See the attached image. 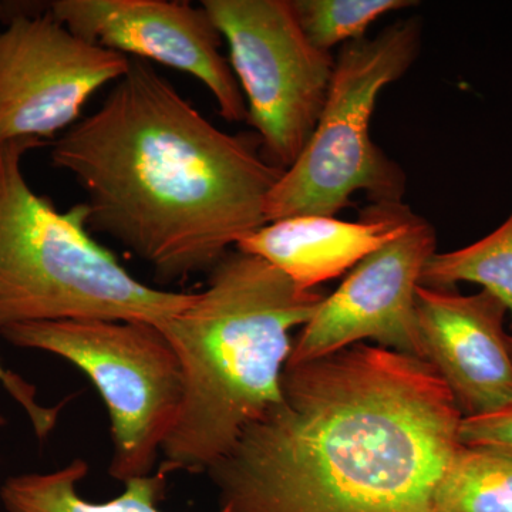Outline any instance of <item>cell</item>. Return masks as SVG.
<instances>
[{
    "mask_svg": "<svg viewBox=\"0 0 512 512\" xmlns=\"http://www.w3.org/2000/svg\"><path fill=\"white\" fill-rule=\"evenodd\" d=\"M461 420L429 363L359 343L285 366L279 402L207 474L228 512H433Z\"/></svg>",
    "mask_w": 512,
    "mask_h": 512,
    "instance_id": "1",
    "label": "cell"
},
{
    "mask_svg": "<svg viewBox=\"0 0 512 512\" xmlns=\"http://www.w3.org/2000/svg\"><path fill=\"white\" fill-rule=\"evenodd\" d=\"M82 187L86 225L116 239L164 284L211 271L266 225L285 170L185 100L146 60L114 83L100 109L50 151Z\"/></svg>",
    "mask_w": 512,
    "mask_h": 512,
    "instance_id": "2",
    "label": "cell"
},
{
    "mask_svg": "<svg viewBox=\"0 0 512 512\" xmlns=\"http://www.w3.org/2000/svg\"><path fill=\"white\" fill-rule=\"evenodd\" d=\"M325 298L237 249L211 269L207 288L160 326L184 375L183 407L160 473H207L279 402L291 330L303 328Z\"/></svg>",
    "mask_w": 512,
    "mask_h": 512,
    "instance_id": "3",
    "label": "cell"
},
{
    "mask_svg": "<svg viewBox=\"0 0 512 512\" xmlns=\"http://www.w3.org/2000/svg\"><path fill=\"white\" fill-rule=\"evenodd\" d=\"M43 141L0 144V332L72 319L141 320L160 328L194 293L143 284L97 244L82 204L67 212L37 195L22 161Z\"/></svg>",
    "mask_w": 512,
    "mask_h": 512,
    "instance_id": "4",
    "label": "cell"
},
{
    "mask_svg": "<svg viewBox=\"0 0 512 512\" xmlns=\"http://www.w3.org/2000/svg\"><path fill=\"white\" fill-rule=\"evenodd\" d=\"M421 35V19L409 18L342 46L315 131L269 192L266 224L298 215L335 217L356 192L372 204L402 202L406 174L373 143L370 121L380 93L419 57Z\"/></svg>",
    "mask_w": 512,
    "mask_h": 512,
    "instance_id": "5",
    "label": "cell"
},
{
    "mask_svg": "<svg viewBox=\"0 0 512 512\" xmlns=\"http://www.w3.org/2000/svg\"><path fill=\"white\" fill-rule=\"evenodd\" d=\"M0 338L89 377L109 412L111 478L153 474L184 402L183 367L163 330L141 320L72 319L10 326Z\"/></svg>",
    "mask_w": 512,
    "mask_h": 512,
    "instance_id": "6",
    "label": "cell"
},
{
    "mask_svg": "<svg viewBox=\"0 0 512 512\" xmlns=\"http://www.w3.org/2000/svg\"><path fill=\"white\" fill-rule=\"evenodd\" d=\"M201 6L227 40L264 157L288 170L318 124L335 56L309 42L292 0H204Z\"/></svg>",
    "mask_w": 512,
    "mask_h": 512,
    "instance_id": "7",
    "label": "cell"
},
{
    "mask_svg": "<svg viewBox=\"0 0 512 512\" xmlns=\"http://www.w3.org/2000/svg\"><path fill=\"white\" fill-rule=\"evenodd\" d=\"M130 59L74 35L50 12L13 16L0 32V144L45 141L72 127Z\"/></svg>",
    "mask_w": 512,
    "mask_h": 512,
    "instance_id": "8",
    "label": "cell"
},
{
    "mask_svg": "<svg viewBox=\"0 0 512 512\" xmlns=\"http://www.w3.org/2000/svg\"><path fill=\"white\" fill-rule=\"evenodd\" d=\"M436 247V229L414 214L399 237L360 261L320 303L292 343L286 366L333 355L363 340L423 360L416 291Z\"/></svg>",
    "mask_w": 512,
    "mask_h": 512,
    "instance_id": "9",
    "label": "cell"
},
{
    "mask_svg": "<svg viewBox=\"0 0 512 512\" xmlns=\"http://www.w3.org/2000/svg\"><path fill=\"white\" fill-rule=\"evenodd\" d=\"M53 18L103 49L173 67L200 80L229 123L247 120V101L207 10L167 0H56Z\"/></svg>",
    "mask_w": 512,
    "mask_h": 512,
    "instance_id": "10",
    "label": "cell"
},
{
    "mask_svg": "<svg viewBox=\"0 0 512 512\" xmlns=\"http://www.w3.org/2000/svg\"><path fill=\"white\" fill-rule=\"evenodd\" d=\"M508 311L488 291L461 295L419 285L416 316L423 360L441 377L463 417L485 416L512 403Z\"/></svg>",
    "mask_w": 512,
    "mask_h": 512,
    "instance_id": "11",
    "label": "cell"
},
{
    "mask_svg": "<svg viewBox=\"0 0 512 512\" xmlns=\"http://www.w3.org/2000/svg\"><path fill=\"white\" fill-rule=\"evenodd\" d=\"M413 217L403 202L370 204L355 222L298 215L256 229L235 249L264 259L302 291H313L399 237Z\"/></svg>",
    "mask_w": 512,
    "mask_h": 512,
    "instance_id": "12",
    "label": "cell"
},
{
    "mask_svg": "<svg viewBox=\"0 0 512 512\" xmlns=\"http://www.w3.org/2000/svg\"><path fill=\"white\" fill-rule=\"evenodd\" d=\"M87 474L89 464L83 458L49 473L16 474L0 487V503L6 512H163L168 476L160 471L128 480L126 490L106 503H93L80 494Z\"/></svg>",
    "mask_w": 512,
    "mask_h": 512,
    "instance_id": "13",
    "label": "cell"
},
{
    "mask_svg": "<svg viewBox=\"0 0 512 512\" xmlns=\"http://www.w3.org/2000/svg\"><path fill=\"white\" fill-rule=\"evenodd\" d=\"M433 512H512V451L460 444L434 490Z\"/></svg>",
    "mask_w": 512,
    "mask_h": 512,
    "instance_id": "14",
    "label": "cell"
},
{
    "mask_svg": "<svg viewBox=\"0 0 512 512\" xmlns=\"http://www.w3.org/2000/svg\"><path fill=\"white\" fill-rule=\"evenodd\" d=\"M460 282L480 285L507 308L512 328V212L487 237L457 251L436 252L421 274L420 285L454 289Z\"/></svg>",
    "mask_w": 512,
    "mask_h": 512,
    "instance_id": "15",
    "label": "cell"
},
{
    "mask_svg": "<svg viewBox=\"0 0 512 512\" xmlns=\"http://www.w3.org/2000/svg\"><path fill=\"white\" fill-rule=\"evenodd\" d=\"M414 5L419 3L412 0H292L303 33L313 46L325 52L363 39L376 20Z\"/></svg>",
    "mask_w": 512,
    "mask_h": 512,
    "instance_id": "16",
    "label": "cell"
},
{
    "mask_svg": "<svg viewBox=\"0 0 512 512\" xmlns=\"http://www.w3.org/2000/svg\"><path fill=\"white\" fill-rule=\"evenodd\" d=\"M0 386L6 390V393L22 407L32 426L33 433L39 441H46L50 434L56 429L60 413L63 410L62 402L56 406H46L37 399V389L35 384L23 379L18 373L12 372L3 365L0 360ZM5 416L0 413V429L6 426Z\"/></svg>",
    "mask_w": 512,
    "mask_h": 512,
    "instance_id": "17",
    "label": "cell"
},
{
    "mask_svg": "<svg viewBox=\"0 0 512 512\" xmlns=\"http://www.w3.org/2000/svg\"><path fill=\"white\" fill-rule=\"evenodd\" d=\"M460 443L512 451V403L485 416L463 417Z\"/></svg>",
    "mask_w": 512,
    "mask_h": 512,
    "instance_id": "18",
    "label": "cell"
},
{
    "mask_svg": "<svg viewBox=\"0 0 512 512\" xmlns=\"http://www.w3.org/2000/svg\"><path fill=\"white\" fill-rule=\"evenodd\" d=\"M6 6L3 5L2 2H0V18H2L3 15H5Z\"/></svg>",
    "mask_w": 512,
    "mask_h": 512,
    "instance_id": "19",
    "label": "cell"
},
{
    "mask_svg": "<svg viewBox=\"0 0 512 512\" xmlns=\"http://www.w3.org/2000/svg\"><path fill=\"white\" fill-rule=\"evenodd\" d=\"M510 346H511V353H512V336H510Z\"/></svg>",
    "mask_w": 512,
    "mask_h": 512,
    "instance_id": "20",
    "label": "cell"
}]
</instances>
